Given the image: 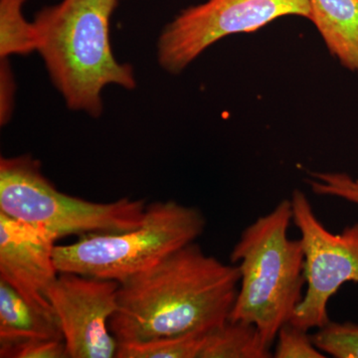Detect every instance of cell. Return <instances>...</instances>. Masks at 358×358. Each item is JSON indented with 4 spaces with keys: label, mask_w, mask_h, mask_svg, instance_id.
<instances>
[{
    "label": "cell",
    "mask_w": 358,
    "mask_h": 358,
    "mask_svg": "<svg viewBox=\"0 0 358 358\" xmlns=\"http://www.w3.org/2000/svg\"><path fill=\"white\" fill-rule=\"evenodd\" d=\"M275 358H324L327 357L313 343L308 331L293 326L291 322L285 324L275 338Z\"/></svg>",
    "instance_id": "obj_17"
},
{
    "label": "cell",
    "mask_w": 358,
    "mask_h": 358,
    "mask_svg": "<svg viewBox=\"0 0 358 358\" xmlns=\"http://www.w3.org/2000/svg\"><path fill=\"white\" fill-rule=\"evenodd\" d=\"M26 0H0V57L37 50V33L22 13Z\"/></svg>",
    "instance_id": "obj_13"
},
{
    "label": "cell",
    "mask_w": 358,
    "mask_h": 358,
    "mask_svg": "<svg viewBox=\"0 0 358 358\" xmlns=\"http://www.w3.org/2000/svg\"><path fill=\"white\" fill-rule=\"evenodd\" d=\"M48 339L64 341L57 319L33 307L0 279V357L23 343Z\"/></svg>",
    "instance_id": "obj_10"
},
{
    "label": "cell",
    "mask_w": 358,
    "mask_h": 358,
    "mask_svg": "<svg viewBox=\"0 0 358 358\" xmlns=\"http://www.w3.org/2000/svg\"><path fill=\"white\" fill-rule=\"evenodd\" d=\"M315 345L324 355L336 358H358V324L331 322L312 334Z\"/></svg>",
    "instance_id": "obj_15"
},
{
    "label": "cell",
    "mask_w": 358,
    "mask_h": 358,
    "mask_svg": "<svg viewBox=\"0 0 358 358\" xmlns=\"http://www.w3.org/2000/svg\"><path fill=\"white\" fill-rule=\"evenodd\" d=\"M307 182L315 194L336 197L358 206V178L348 173L310 171Z\"/></svg>",
    "instance_id": "obj_16"
},
{
    "label": "cell",
    "mask_w": 358,
    "mask_h": 358,
    "mask_svg": "<svg viewBox=\"0 0 358 358\" xmlns=\"http://www.w3.org/2000/svg\"><path fill=\"white\" fill-rule=\"evenodd\" d=\"M69 358L64 341L48 339L23 343L13 348L2 358Z\"/></svg>",
    "instance_id": "obj_18"
},
{
    "label": "cell",
    "mask_w": 358,
    "mask_h": 358,
    "mask_svg": "<svg viewBox=\"0 0 358 358\" xmlns=\"http://www.w3.org/2000/svg\"><path fill=\"white\" fill-rule=\"evenodd\" d=\"M147 206L143 200L128 197L100 203L71 196L59 192L30 155L0 159V211L57 240L133 230L145 220Z\"/></svg>",
    "instance_id": "obj_5"
},
{
    "label": "cell",
    "mask_w": 358,
    "mask_h": 358,
    "mask_svg": "<svg viewBox=\"0 0 358 358\" xmlns=\"http://www.w3.org/2000/svg\"><path fill=\"white\" fill-rule=\"evenodd\" d=\"M289 200L293 222L300 231L307 287L289 322L310 331L329 322L327 306L341 286L358 284V223L331 232L301 190H294Z\"/></svg>",
    "instance_id": "obj_7"
},
{
    "label": "cell",
    "mask_w": 358,
    "mask_h": 358,
    "mask_svg": "<svg viewBox=\"0 0 358 358\" xmlns=\"http://www.w3.org/2000/svg\"><path fill=\"white\" fill-rule=\"evenodd\" d=\"M119 289L113 280L59 273L47 296L69 358L115 357L117 341L109 324Z\"/></svg>",
    "instance_id": "obj_8"
},
{
    "label": "cell",
    "mask_w": 358,
    "mask_h": 358,
    "mask_svg": "<svg viewBox=\"0 0 358 358\" xmlns=\"http://www.w3.org/2000/svg\"><path fill=\"white\" fill-rule=\"evenodd\" d=\"M117 0H62L35 16L37 52L71 110L92 117L103 112L108 85L136 88L133 67L117 62L110 21Z\"/></svg>",
    "instance_id": "obj_2"
},
{
    "label": "cell",
    "mask_w": 358,
    "mask_h": 358,
    "mask_svg": "<svg viewBox=\"0 0 358 358\" xmlns=\"http://www.w3.org/2000/svg\"><path fill=\"white\" fill-rule=\"evenodd\" d=\"M206 334L188 333L138 343H117L115 358H199Z\"/></svg>",
    "instance_id": "obj_14"
},
{
    "label": "cell",
    "mask_w": 358,
    "mask_h": 358,
    "mask_svg": "<svg viewBox=\"0 0 358 358\" xmlns=\"http://www.w3.org/2000/svg\"><path fill=\"white\" fill-rule=\"evenodd\" d=\"M310 17V0H206L164 27L157 42L160 66L179 74L224 37L256 31L278 18Z\"/></svg>",
    "instance_id": "obj_6"
},
{
    "label": "cell",
    "mask_w": 358,
    "mask_h": 358,
    "mask_svg": "<svg viewBox=\"0 0 358 358\" xmlns=\"http://www.w3.org/2000/svg\"><path fill=\"white\" fill-rule=\"evenodd\" d=\"M240 277L238 266L186 245L120 284L110 331L117 343L208 333L229 320Z\"/></svg>",
    "instance_id": "obj_1"
},
{
    "label": "cell",
    "mask_w": 358,
    "mask_h": 358,
    "mask_svg": "<svg viewBox=\"0 0 358 358\" xmlns=\"http://www.w3.org/2000/svg\"><path fill=\"white\" fill-rule=\"evenodd\" d=\"M57 241L46 230L0 211V279L53 317L47 294L59 275L54 260Z\"/></svg>",
    "instance_id": "obj_9"
},
{
    "label": "cell",
    "mask_w": 358,
    "mask_h": 358,
    "mask_svg": "<svg viewBox=\"0 0 358 358\" xmlns=\"http://www.w3.org/2000/svg\"><path fill=\"white\" fill-rule=\"evenodd\" d=\"M310 17L341 66L358 71V0H310Z\"/></svg>",
    "instance_id": "obj_11"
},
{
    "label": "cell",
    "mask_w": 358,
    "mask_h": 358,
    "mask_svg": "<svg viewBox=\"0 0 358 358\" xmlns=\"http://www.w3.org/2000/svg\"><path fill=\"white\" fill-rule=\"evenodd\" d=\"M292 222L291 200H282L245 228L231 253L241 277L229 320L255 326L270 348L305 294L303 245L289 239Z\"/></svg>",
    "instance_id": "obj_3"
},
{
    "label": "cell",
    "mask_w": 358,
    "mask_h": 358,
    "mask_svg": "<svg viewBox=\"0 0 358 358\" xmlns=\"http://www.w3.org/2000/svg\"><path fill=\"white\" fill-rule=\"evenodd\" d=\"M4 63L1 64V110H0V121L1 124H6L10 119L13 110V79L10 68L7 64V59H2Z\"/></svg>",
    "instance_id": "obj_19"
},
{
    "label": "cell",
    "mask_w": 358,
    "mask_h": 358,
    "mask_svg": "<svg viewBox=\"0 0 358 358\" xmlns=\"http://www.w3.org/2000/svg\"><path fill=\"white\" fill-rule=\"evenodd\" d=\"M271 348L253 324L227 320L206 334L199 358H268Z\"/></svg>",
    "instance_id": "obj_12"
},
{
    "label": "cell",
    "mask_w": 358,
    "mask_h": 358,
    "mask_svg": "<svg viewBox=\"0 0 358 358\" xmlns=\"http://www.w3.org/2000/svg\"><path fill=\"white\" fill-rule=\"evenodd\" d=\"M206 227L203 213L173 200L148 204L138 227L122 233L87 234L72 244L56 245L59 273H74L124 282L154 267Z\"/></svg>",
    "instance_id": "obj_4"
}]
</instances>
